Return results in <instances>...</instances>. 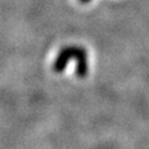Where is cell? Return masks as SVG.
Returning a JSON list of instances; mask_svg holds the SVG:
<instances>
[{"label":"cell","mask_w":149,"mask_h":149,"mask_svg":"<svg viewBox=\"0 0 149 149\" xmlns=\"http://www.w3.org/2000/svg\"><path fill=\"white\" fill-rule=\"evenodd\" d=\"M75 60L78 68H77V74L79 78H85L88 72V63H87V53L84 48L81 47H75V46H69L65 47L58 55L53 69L58 73L62 72L66 68V65L69 62V60Z\"/></svg>","instance_id":"obj_1"},{"label":"cell","mask_w":149,"mask_h":149,"mask_svg":"<svg viewBox=\"0 0 149 149\" xmlns=\"http://www.w3.org/2000/svg\"><path fill=\"white\" fill-rule=\"evenodd\" d=\"M81 1H82V3H88L89 0H81Z\"/></svg>","instance_id":"obj_2"}]
</instances>
